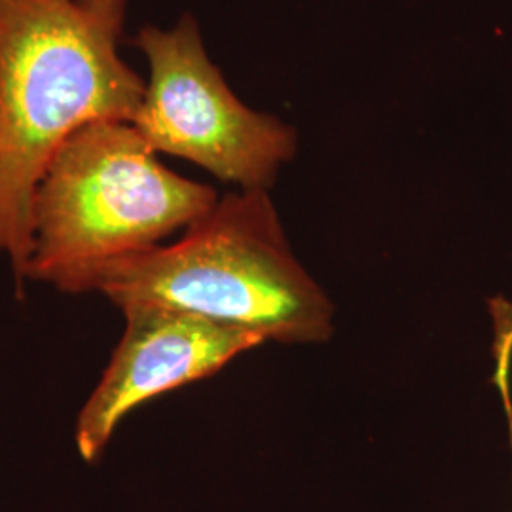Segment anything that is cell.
<instances>
[{
	"mask_svg": "<svg viewBox=\"0 0 512 512\" xmlns=\"http://www.w3.org/2000/svg\"><path fill=\"white\" fill-rule=\"evenodd\" d=\"M93 4H103V6H109V4H118V2H128V0H90Z\"/></svg>",
	"mask_w": 512,
	"mask_h": 512,
	"instance_id": "7",
	"label": "cell"
},
{
	"mask_svg": "<svg viewBox=\"0 0 512 512\" xmlns=\"http://www.w3.org/2000/svg\"><path fill=\"white\" fill-rule=\"evenodd\" d=\"M126 4L0 0V255L19 298L33 251V202L57 150L93 122H128L147 82L118 52Z\"/></svg>",
	"mask_w": 512,
	"mask_h": 512,
	"instance_id": "1",
	"label": "cell"
},
{
	"mask_svg": "<svg viewBox=\"0 0 512 512\" xmlns=\"http://www.w3.org/2000/svg\"><path fill=\"white\" fill-rule=\"evenodd\" d=\"M494 319V385L507 418L509 444L512 452V304H497L492 310Z\"/></svg>",
	"mask_w": 512,
	"mask_h": 512,
	"instance_id": "6",
	"label": "cell"
},
{
	"mask_svg": "<svg viewBox=\"0 0 512 512\" xmlns=\"http://www.w3.org/2000/svg\"><path fill=\"white\" fill-rule=\"evenodd\" d=\"M120 310L126 317L124 336L76 420V450L88 463L105 452L133 408L213 376L241 353L264 344L249 330L162 304L137 302Z\"/></svg>",
	"mask_w": 512,
	"mask_h": 512,
	"instance_id": "5",
	"label": "cell"
},
{
	"mask_svg": "<svg viewBox=\"0 0 512 512\" xmlns=\"http://www.w3.org/2000/svg\"><path fill=\"white\" fill-rule=\"evenodd\" d=\"M84 293L198 313L264 342L323 344L334 332V304L294 255L268 190L226 194L179 241L97 268Z\"/></svg>",
	"mask_w": 512,
	"mask_h": 512,
	"instance_id": "2",
	"label": "cell"
},
{
	"mask_svg": "<svg viewBox=\"0 0 512 512\" xmlns=\"http://www.w3.org/2000/svg\"><path fill=\"white\" fill-rule=\"evenodd\" d=\"M133 46L148 82L131 126L156 154L200 165L239 190H270L298 148L293 126L245 105L226 84L192 14L171 29L145 25Z\"/></svg>",
	"mask_w": 512,
	"mask_h": 512,
	"instance_id": "4",
	"label": "cell"
},
{
	"mask_svg": "<svg viewBox=\"0 0 512 512\" xmlns=\"http://www.w3.org/2000/svg\"><path fill=\"white\" fill-rule=\"evenodd\" d=\"M217 202L213 186L167 169L128 122L88 124L38 183L27 279L84 293L97 268L160 245Z\"/></svg>",
	"mask_w": 512,
	"mask_h": 512,
	"instance_id": "3",
	"label": "cell"
}]
</instances>
